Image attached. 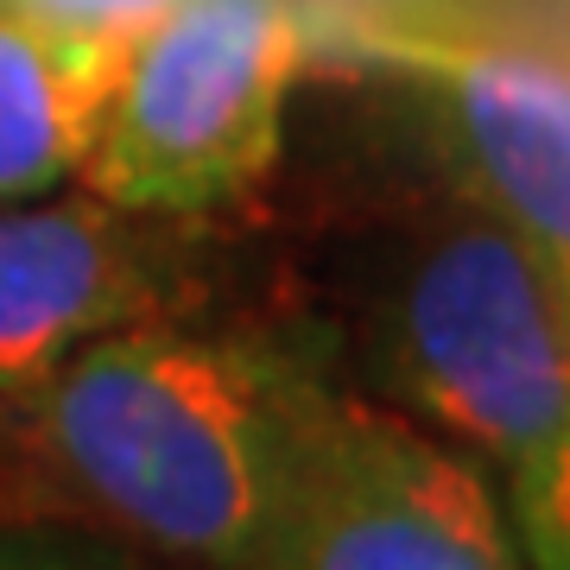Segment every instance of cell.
Segmentation results:
<instances>
[{
    "label": "cell",
    "mask_w": 570,
    "mask_h": 570,
    "mask_svg": "<svg viewBox=\"0 0 570 570\" xmlns=\"http://www.w3.org/2000/svg\"><path fill=\"white\" fill-rule=\"evenodd\" d=\"M330 367L197 317L115 330L0 400L32 508L108 527L178 570H261L285 450Z\"/></svg>",
    "instance_id": "1"
},
{
    "label": "cell",
    "mask_w": 570,
    "mask_h": 570,
    "mask_svg": "<svg viewBox=\"0 0 570 570\" xmlns=\"http://www.w3.org/2000/svg\"><path fill=\"white\" fill-rule=\"evenodd\" d=\"M381 406L501 475L570 431V305L456 184L406 235L367 317Z\"/></svg>",
    "instance_id": "2"
},
{
    "label": "cell",
    "mask_w": 570,
    "mask_h": 570,
    "mask_svg": "<svg viewBox=\"0 0 570 570\" xmlns=\"http://www.w3.org/2000/svg\"><path fill=\"white\" fill-rule=\"evenodd\" d=\"M305 45L298 0H178L127 45L82 153V190L184 223L242 204L279 165Z\"/></svg>",
    "instance_id": "3"
},
{
    "label": "cell",
    "mask_w": 570,
    "mask_h": 570,
    "mask_svg": "<svg viewBox=\"0 0 570 570\" xmlns=\"http://www.w3.org/2000/svg\"><path fill=\"white\" fill-rule=\"evenodd\" d=\"M261 570H527V551L469 450L324 374L285 450Z\"/></svg>",
    "instance_id": "4"
},
{
    "label": "cell",
    "mask_w": 570,
    "mask_h": 570,
    "mask_svg": "<svg viewBox=\"0 0 570 570\" xmlns=\"http://www.w3.org/2000/svg\"><path fill=\"white\" fill-rule=\"evenodd\" d=\"M355 45L425 89L456 184L570 305V45L438 0L355 13Z\"/></svg>",
    "instance_id": "5"
},
{
    "label": "cell",
    "mask_w": 570,
    "mask_h": 570,
    "mask_svg": "<svg viewBox=\"0 0 570 570\" xmlns=\"http://www.w3.org/2000/svg\"><path fill=\"white\" fill-rule=\"evenodd\" d=\"M204 305V235L108 197L0 209V400L115 330Z\"/></svg>",
    "instance_id": "6"
},
{
    "label": "cell",
    "mask_w": 570,
    "mask_h": 570,
    "mask_svg": "<svg viewBox=\"0 0 570 570\" xmlns=\"http://www.w3.org/2000/svg\"><path fill=\"white\" fill-rule=\"evenodd\" d=\"M121 58L0 7V197L77 178Z\"/></svg>",
    "instance_id": "7"
},
{
    "label": "cell",
    "mask_w": 570,
    "mask_h": 570,
    "mask_svg": "<svg viewBox=\"0 0 570 570\" xmlns=\"http://www.w3.org/2000/svg\"><path fill=\"white\" fill-rule=\"evenodd\" d=\"M508 520L527 570H570V431L508 469Z\"/></svg>",
    "instance_id": "8"
},
{
    "label": "cell",
    "mask_w": 570,
    "mask_h": 570,
    "mask_svg": "<svg viewBox=\"0 0 570 570\" xmlns=\"http://www.w3.org/2000/svg\"><path fill=\"white\" fill-rule=\"evenodd\" d=\"M0 7L20 13V20H32V26H51L63 39L127 51V45L140 39V32H153L178 0H0Z\"/></svg>",
    "instance_id": "9"
},
{
    "label": "cell",
    "mask_w": 570,
    "mask_h": 570,
    "mask_svg": "<svg viewBox=\"0 0 570 570\" xmlns=\"http://www.w3.org/2000/svg\"><path fill=\"white\" fill-rule=\"evenodd\" d=\"M0 570H165L146 551L121 539H89V532L51 527H0Z\"/></svg>",
    "instance_id": "10"
},
{
    "label": "cell",
    "mask_w": 570,
    "mask_h": 570,
    "mask_svg": "<svg viewBox=\"0 0 570 570\" xmlns=\"http://www.w3.org/2000/svg\"><path fill=\"white\" fill-rule=\"evenodd\" d=\"M564 45H570V32H564Z\"/></svg>",
    "instance_id": "11"
}]
</instances>
